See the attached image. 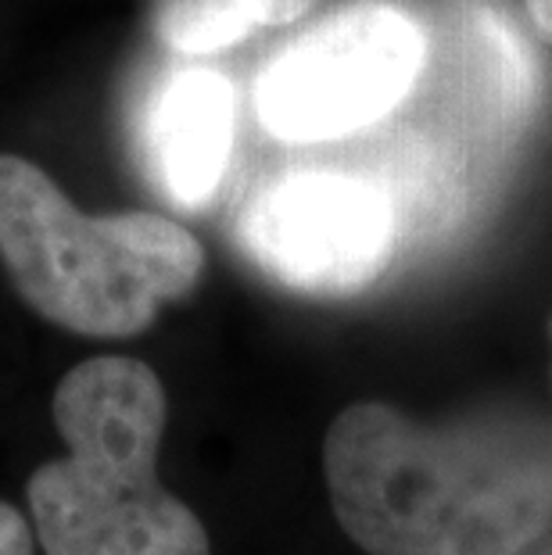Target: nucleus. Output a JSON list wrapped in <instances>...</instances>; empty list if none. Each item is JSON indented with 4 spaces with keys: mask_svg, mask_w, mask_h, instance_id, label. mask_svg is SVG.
<instances>
[{
    "mask_svg": "<svg viewBox=\"0 0 552 555\" xmlns=\"http://www.w3.org/2000/svg\"><path fill=\"white\" fill-rule=\"evenodd\" d=\"M323 474L370 555H521L552 534V423L531 412L431 427L359 401L326 430Z\"/></svg>",
    "mask_w": 552,
    "mask_h": 555,
    "instance_id": "f257e3e1",
    "label": "nucleus"
},
{
    "mask_svg": "<svg viewBox=\"0 0 552 555\" xmlns=\"http://www.w3.org/2000/svg\"><path fill=\"white\" fill-rule=\"evenodd\" d=\"M51 409L68 452L26 488L47 555H208L205 524L158 480L166 387L151 365L126 356L79 362Z\"/></svg>",
    "mask_w": 552,
    "mask_h": 555,
    "instance_id": "f03ea898",
    "label": "nucleus"
},
{
    "mask_svg": "<svg viewBox=\"0 0 552 555\" xmlns=\"http://www.w3.org/2000/svg\"><path fill=\"white\" fill-rule=\"evenodd\" d=\"M0 262L43 319L84 337H133L194 291L205 251L155 211L87 216L37 162L0 155Z\"/></svg>",
    "mask_w": 552,
    "mask_h": 555,
    "instance_id": "7ed1b4c3",
    "label": "nucleus"
},
{
    "mask_svg": "<svg viewBox=\"0 0 552 555\" xmlns=\"http://www.w3.org/2000/svg\"><path fill=\"white\" fill-rule=\"evenodd\" d=\"M427 33L391 0H356L291 40L255 82V112L284 144H326L387 119L427 73Z\"/></svg>",
    "mask_w": 552,
    "mask_h": 555,
    "instance_id": "20e7f679",
    "label": "nucleus"
},
{
    "mask_svg": "<svg viewBox=\"0 0 552 555\" xmlns=\"http://www.w3.org/2000/svg\"><path fill=\"white\" fill-rule=\"evenodd\" d=\"M238 244L280 287L345 298L377 280L398 244V201L370 176L305 169L262 186Z\"/></svg>",
    "mask_w": 552,
    "mask_h": 555,
    "instance_id": "39448f33",
    "label": "nucleus"
},
{
    "mask_svg": "<svg viewBox=\"0 0 552 555\" xmlns=\"http://www.w3.org/2000/svg\"><path fill=\"white\" fill-rule=\"evenodd\" d=\"M233 151V87L213 68L162 76L137 112V155L147 183L176 208L216 197Z\"/></svg>",
    "mask_w": 552,
    "mask_h": 555,
    "instance_id": "423d86ee",
    "label": "nucleus"
},
{
    "mask_svg": "<svg viewBox=\"0 0 552 555\" xmlns=\"http://www.w3.org/2000/svg\"><path fill=\"white\" fill-rule=\"evenodd\" d=\"M445 76L474 122L499 140L521 129L538 93V68L524 37L480 0H463L449 22Z\"/></svg>",
    "mask_w": 552,
    "mask_h": 555,
    "instance_id": "0eeeda50",
    "label": "nucleus"
},
{
    "mask_svg": "<svg viewBox=\"0 0 552 555\" xmlns=\"http://www.w3.org/2000/svg\"><path fill=\"white\" fill-rule=\"evenodd\" d=\"M312 0H158L155 33L176 54H216L266 26H287Z\"/></svg>",
    "mask_w": 552,
    "mask_h": 555,
    "instance_id": "6e6552de",
    "label": "nucleus"
},
{
    "mask_svg": "<svg viewBox=\"0 0 552 555\" xmlns=\"http://www.w3.org/2000/svg\"><path fill=\"white\" fill-rule=\"evenodd\" d=\"M0 555H33L29 519L8 502H0Z\"/></svg>",
    "mask_w": 552,
    "mask_h": 555,
    "instance_id": "1a4fd4ad",
    "label": "nucleus"
},
{
    "mask_svg": "<svg viewBox=\"0 0 552 555\" xmlns=\"http://www.w3.org/2000/svg\"><path fill=\"white\" fill-rule=\"evenodd\" d=\"M527 11H531L535 26L552 37V0H527Z\"/></svg>",
    "mask_w": 552,
    "mask_h": 555,
    "instance_id": "9d476101",
    "label": "nucleus"
},
{
    "mask_svg": "<svg viewBox=\"0 0 552 555\" xmlns=\"http://www.w3.org/2000/svg\"><path fill=\"white\" fill-rule=\"evenodd\" d=\"M521 555H552V534L549 538H542L538 545H531L527 552H521Z\"/></svg>",
    "mask_w": 552,
    "mask_h": 555,
    "instance_id": "9b49d317",
    "label": "nucleus"
}]
</instances>
